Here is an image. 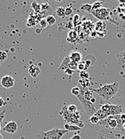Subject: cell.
<instances>
[{
	"label": "cell",
	"instance_id": "obj_1",
	"mask_svg": "<svg viewBox=\"0 0 125 139\" xmlns=\"http://www.w3.org/2000/svg\"><path fill=\"white\" fill-rule=\"evenodd\" d=\"M119 83L118 82H113L111 84H105L101 85L99 88H90L89 90L93 93H96L97 95H99L101 98L104 100L108 101L112 97H114L119 90Z\"/></svg>",
	"mask_w": 125,
	"mask_h": 139
},
{
	"label": "cell",
	"instance_id": "obj_2",
	"mask_svg": "<svg viewBox=\"0 0 125 139\" xmlns=\"http://www.w3.org/2000/svg\"><path fill=\"white\" fill-rule=\"evenodd\" d=\"M60 114L65 120L66 123L76 125L79 126L80 128H83L85 126L84 122H83V121L81 120L82 114L78 110L74 114H70L67 110V106L65 105L62 107V109L60 112Z\"/></svg>",
	"mask_w": 125,
	"mask_h": 139
},
{
	"label": "cell",
	"instance_id": "obj_3",
	"mask_svg": "<svg viewBox=\"0 0 125 139\" xmlns=\"http://www.w3.org/2000/svg\"><path fill=\"white\" fill-rule=\"evenodd\" d=\"M68 133L69 131L65 129L54 128L48 131H39L37 134L36 137L37 139H61Z\"/></svg>",
	"mask_w": 125,
	"mask_h": 139
},
{
	"label": "cell",
	"instance_id": "obj_4",
	"mask_svg": "<svg viewBox=\"0 0 125 139\" xmlns=\"http://www.w3.org/2000/svg\"><path fill=\"white\" fill-rule=\"evenodd\" d=\"M120 115H112L109 116L107 118L100 120L99 122V125H105L108 128H110L112 130L116 129V128H122L123 124L125 122L121 118Z\"/></svg>",
	"mask_w": 125,
	"mask_h": 139
},
{
	"label": "cell",
	"instance_id": "obj_5",
	"mask_svg": "<svg viewBox=\"0 0 125 139\" xmlns=\"http://www.w3.org/2000/svg\"><path fill=\"white\" fill-rule=\"evenodd\" d=\"M92 14V15L94 16L95 18H97V19H99L100 21H109V22L112 23H115L116 25H118L119 23H116L115 20L112 19L111 18V11L108 8H105V7H101L98 10H92L91 12Z\"/></svg>",
	"mask_w": 125,
	"mask_h": 139
},
{
	"label": "cell",
	"instance_id": "obj_6",
	"mask_svg": "<svg viewBox=\"0 0 125 139\" xmlns=\"http://www.w3.org/2000/svg\"><path fill=\"white\" fill-rule=\"evenodd\" d=\"M100 110H101L103 112H105L108 116H112V115H120L122 114L123 108L120 105H113L110 103L104 104L100 105Z\"/></svg>",
	"mask_w": 125,
	"mask_h": 139
},
{
	"label": "cell",
	"instance_id": "obj_7",
	"mask_svg": "<svg viewBox=\"0 0 125 139\" xmlns=\"http://www.w3.org/2000/svg\"><path fill=\"white\" fill-rule=\"evenodd\" d=\"M0 82H1V85L3 88L10 89V88H12L14 85L15 80L13 77H11L10 75H5L1 78Z\"/></svg>",
	"mask_w": 125,
	"mask_h": 139
},
{
	"label": "cell",
	"instance_id": "obj_8",
	"mask_svg": "<svg viewBox=\"0 0 125 139\" xmlns=\"http://www.w3.org/2000/svg\"><path fill=\"white\" fill-rule=\"evenodd\" d=\"M3 130L9 134H14L18 130V124L14 121H10L5 125Z\"/></svg>",
	"mask_w": 125,
	"mask_h": 139
},
{
	"label": "cell",
	"instance_id": "obj_9",
	"mask_svg": "<svg viewBox=\"0 0 125 139\" xmlns=\"http://www.w3.org/2000/svg\"><path fill=\"white\" fill-rule=\"evenodd\" d=\"M28 72L32 78H37L41 73V70L40 67L38 65H36V64H32V65L30 66L28 69Z\"/></svg>",
	"mask_w": 125,
	"mask_h": 139
},
{
	"label": "cell",
	"instance_id": "obj_10",
	"mask_svg": "<svg viewBox=\"0 0 125 139\" xmlns=\"http://www.w3.org/2000/svg\"><path fill=\"white\" fill-rule=\"evenodd\" d=\"M68 56L70 58V60L76 63H79L82 62V55L78 51H71Z\"/></svg>",
	"mask_w": 125,
	"mask_h": 139
},
{
	"label": "cell",
	"instance_id": "obj_11",
	"mask_svg": "<svg viewBox=\"0 0 125 139\" xmlns=\"http://www.w3.org/2000/svg\"><path fill=\"white\" fill-rule=\"evenodd\" d=\"M77 37H78V35L75 30H69L68 32V35H67V41L69 42H71V43H75L77 42Z\"/></svg>",
	"mask_w": 125,
	"mask_h": 139
},
{
	"label": "cell",
	"instance_id": "obj_12",
	"mask_svg": "<svg viewBox=\"0 0 125 139\" xmlns=\"http://www.w3.org/2000/svg\"><path fill=\"white\" fill-rule=\"evenodd\" d=\"M70 62H71L70 58H69V56H66L63 60H62L60 67H58V70H65L66 69H69Z\"/></svg>",
	"mask_w": 125,
	"mask_h": 139
},
{
	"label": "cell",
	"instance_id": "obj_13",
	"mask_svg": "<svg viewBox=\"0 0 125 139\" xmlns=\"http://www.w3.org/2000/svg\"><path fill=\"white\" fill-rule=\"evenodd\" d=\"M64 129L69 131H80L81 130V128H80L79 126L73 125V124H69V123H65Z\"/></svg>",
	"mask_w": 125,
	"mask_h": 139
},
{
	"label": "cell",
	"instance_id": "obj_14",
	"mask_svg": "<svg viewBox=\"0 0 125 139\" xmlns=\"http://www.w3.org/2000/svg\"><path fill=\"white\" fill-rule=\"evenodd\" d=\"M106 28V24L103 21H99L95 24V30H97L98 32H101L103 30H105Z\"/></svg>",
	"mask_w": 125,
	"mask_h": 139
},
{
	"label": "cell",
	"instance_id": "obj_15",
	"mask_svg": "<svg viewBox=\"0 0 125 139\" xmlns=\"http://www.w3.org/2000/svg\"><path fill=\"white\" fill-rule=\"evenodd\" d=\"M78 83L80 85V88H83V89L89 88V85H90L89 79H80Z\"/></svg>",
	"mask_w": 125,
	"mask_h": 139
},
{
	"label": "cell",
	"instance_id": "obj_16",
	"mask_svg": "<svg viewBox=\"0 0 125 139\" xmlns=\"http://www.w3.org/2000/svg\"><path fill=\"white\" fill-rule=\"evenodd\" d=\"M65 8H64L63 6H58L56 9V14L60 18H64L65 16Z\"/></svg>",
	"mask_w": 125,
	"mask_h": 139
},
{
	"label": "cell",
	"instance_id": "obj_17",
	"mask_svg": "<svg viewBox=\"0 0 125 139\" xmlns=\"http://www.w3.org/2000/svg\"><path fill=\"white\" fill-rule=\"evenodd\" d=\"M80 9L81 10H84V11L91 13L92 10V4H89V3H85V4L80 5Z\"/></svg>",
	"mask_w": 125,
	"mask_h": 139
},
{
	"label": "cell",
	"instance_id": "obj_18",
	"mask_svg": "<svg viewBox=\"0 0 125 139\" xmlns=\"http://www.w3.org/2000/svg\"><path fill=\"white\" fill-rule=\"evenodd\" d=\"M31 7L34 10V12L36 13H40L41 12V4H39L36 1H33L31 3Z\"/></svg>",
	"mask_w": 125,
	"mask_h": 139
},
{
	"label": "cell",
	"instance_id": "obj_19",
	"mask_svg": "<svg viewBox=\"0 0 125 139\" xmlns=\"http://www.w3.org/2000/svg\"><path fill=\"white\" fill-rule=\"evenodd\" d=\"M117 58H118V62L120 65L125 64V50L119 53V54L117 55Z\"/></svg>",
	"mask_w": 125,
	"mask_h": 139
},
{
	"label": "cell",
	"instance_id": "obj_20",
	"mask_svg": "<svg viewBox=\"0 0 125 139\" xmlns=\"http://www.w3.org/2000/svg\"><path fill=\"white\" fill-rule=\"evenodd\" d=\"M46 19V22H47V23H48L49 26H53V25H54V24L56 23V22H57L55 17H54V15H48Z\"/></svg>",
	"mask_w": 125,
	"mask_h": 139
},
{
	"label": "cell",
	"instance_id": "obj_21",
	"mask_svg": "<svg viewBox=\"0 0 125 139\" xmlns=\"http://www.w3.org/2000/svg\"><path fill=\"white\" fill-rule=\"evenodd\" d=\"M67 110L70 114H74L77 111V106L74 104H70L67 105Z\"/></svg>",
	"mask_w": 125,
	"mask_h": 139
},
{
	"label": "cell",
	"instance_id": "obj_22",
	"mask_svg": "<svg viewBox=\"0 0 125 139\" xmlns=\"http://www.w3.org/2000/svg\"><path fill=\"white\" fill-rule=\"evenodd\" d=\"M92 10H98L101 7H103V3L102 2H100V1H97V2H94L92 4Z\"/></svg>",
	"mask_w": 125,
	"mask_h": 139
},
{
	"label": "cell",
	"instance_id": "obj_23",
	"mask_svg": "<svg viewBox=\"0 0 125 139\" xmlns=\"http://www.w3.org/2000/svg\"><path fill=\"white\" fill-rule=\"evenodd\" d=\"M88 69V67L85 65V62H80L77 64V70L80 72V71H84Z\"/></svg>",
	"mask_w": 125,
	"mask_h": 139
},
{
	"label": "cell",
	"instance_id": "obj_24",
	"mask_svg": "<svg viewBox=\"0 0 125 139\" xmlns=\"http://www.w3.org/2000/svg\"><path fill=\"white\" fill-rule=\"evenodd\" d=\"M80 88L79 87H77V85H76V87H73L71 89V94L72 95L76 96V97L80 94Z\"/></svg>",
	"mask_w": 125,
	"mask_h": 139
},
{
	"label": "cell",
	"instance_id": "obj_25",
	"mask_svg": "<svg viewBox=\"0 0 125 139\" xmlns=\"http://www.w3.org/2000/svg\"><path fill=\"white\" fill-rule=\"evenodd\" d=\"M79 75H80V79H89V73H88L86 70L80 71Z\"/></svg>",
	"mask_w": 125,
	"mask_h": 139
},
{
	"label": "cell",
	"instance_id": "obj_26",
	"mask_svg": "<svg viewBox=\"0 0 125 139\" xmlns=\"http://www.w3.org/2000/svg\"><path fill=\"white\" fill-rule=\"evenodd\" d=\"M48 23L46 22V19L45 18H41L40 21H39V27H40V29H45L48 27Z\"/></svg>",
	"mask_w": 125,
	"mask_h": 139
},
{
	"label": "cell",
	"instance_id": "obj_27",
	"mask_svg": "<svg viewBox=\"0 0 125 139\" xmlns=\"http://www.w3.org/2000/svg\"><path fill=\"white\" fill-rule=\"evenodd\" d=\"M51 6L48 3H41V11H45L47 10H50Z\"/></svg>",
	"mask_w": 125,
	"mask_h": 139
},
{
	"label": "cell",
	"instance_id": "obj_28",
	"mask_svg": "<svg viewBox=\"0 0 125 139\" xmlns=\"http://www.w3.org/2000/svg\"><path fill=\"white\" fill-rule=\"evenodd\" d=\"M89 122L92 123V124H98L99 122H100V119L98 117L95 115H92L90 117H89Z\"/></svg>",
	"mask_w": 125,
	"mask_h": 139
},
{
	"label": "cell",
	"instance_id": "obj_29",
	"mask_svg": "<svg viewBox=\"0 0 125 139\" xmlns=\"http://www.w3.org/2000/svg\"><path fill=\"white\" fill-rule=\"evenodd\" d=\"M7 58V54L5 51L0 50V62H4Z\"/></svg>",
	"mask_w": 125,
	"mask_h": 139
},
{
	"label": "cell",
	"instance_id": "obj_30",
	"mask_svg": "<svg viewBox=\"0 0 125 139\" xmlns=\"http://www.w3.org/2000/svg\"><path fill=\"white\" fill-rule=\"evenodd\" d=\"M65 16H69L72 14V8L71 6H68L65 8Z\"/></svg>",
	"mask_w": 125,
	"mask_h": 139
},
{
	"label": "cell",
	"instance_id": "obj_31",
	"mask_svg": "<svg viewBox=\"0 0 125 139\" xmlns=\"http://www.w3.org/2000/svg\"><path fill=\"white\" fill-rule=\"evenodd\" d=\"M64 71H65V73L66 74H68V75L71 76V75H72V74H74V71H75V70H71V69H66V70H64Z\"/></svg>",
	"mask_w": 125,
	"mask_h": 139
},
{
	"label": "cell",
	"instance_id": "obj_32",
	"mask_svg": "<svg viewBox=\"0 0 125 139\" xmlns=\"http://www.w3.org/2000/svg\"><path fill=\"white\" fill-rule=\"evenodd\" d=\"M6 105V102L4 101V99L0 96V107H2V106H4Z\"/></svg>",
	"mask_w": 125,
	"mask_h": 139
},
{
	"label": "cell",
	"instance_id": "obj_33",
	"mask_svg": "<svg viewBox=\"0 0 125 139\" xmlns=\"http://www.w3.org/2000/svg\"><path fill=\"white\" fill-rule=\"evenodd\" d=\"M5 111L6 110H3V112H2V114H0V124L2 123V122L3 121V119H4V114H5Z\"/></svg>",
	"mask_w": 125,
	"mask_h": 139
},
{
	"label": "cell",
	"instance_id": "obj_34",
	"mask_svg": "<svg viewBox=\"0 0 125 139\" xmlns=\"http://www.w3.org/2000/svg\"><path fill=\"white\" fill-rule=\"evenodd\" d=\"M70 139H80V136L79 134H75L72 136Z\"/></svg>",
	"mask_w": 125,
	"mask_h": 139
},
{
	"label": "cell",
	"instance_id": "obj_35",
	"mask_svg": "<svg viewBox=\"0 0 125 139\" xmlns=\"http://www.w3.org/2000/svg\"><path fill=\"white\" fill-rule=\"evenodd\" d=\"M120 116V118H121L123 122H125V114H121Z\"/></svg>",
	"mask_w": 125,
	"mask_h": 139
},
{
	"label": "cell",
	"instance_id": "obj_36",
	"mask_svg": "<svg viewBox=\"0 0 125 139\" xmlns=\"http://www.w3.org/2000/svg\"><path fill=\"white\" fill-rule=\"evenodd\" d=\"M79 18H80L79 15H75V16H74V22H75V20H76V19H77V20H78V19H79Z\"/></svg>",
	"mask_w": 125,
	"mask_h": 139
},
{
	"label": "cell",
	"instance_id": "obj_37",
	"mask_svg": "<svg viewBox=\"0 0 125 139\" xmlns=\"http://www.w3.org/2000/svg\"><path fill=\"white\" fill-rule=\"evenodd\" d=\"M40 1H41L42 3H48L49 0H40Z\"/></svg>",
	"mask_w": 125,
	"mask_h": 139
},
{
	"label": "cell",
	"instance_id": "obj_38",
	"mask_svg": "<svg viewBox=\"0 0 125 139\" xmlns=\"http://www.w3.org/2000/svg\"><path fill=\"white\" fill-rule=\"evenodd\" d=\"M119 2L121 3H125V0H119Z\"/></svg>",
	"mask_w": 125,
	"mask_h": 139
},
{
	"label": "cell",
	"instance_id": "obj_39",
	"mask_svg": "<svg viewBox=\"0 0 125 139\" xmlns=\"http://www.w3.org/2000/svg\"><path fill=\"white\" fill-rule=\"evenodd\" d=\"M122 129H123L124 130H125V122L123 124V126H122Z\"/></svg>",
	"mask_w": 125,
	"mask_h": 139
},
{
	"label": "cell",
	"instance_id": "obj_40",
	"mask_svg": "<svg viewBox=\"0 0 125 139\" xmlns=\"http://www.w3.org/2000/svg\"><path fill=\"white\" fill-rule=\"evenodd\" d=\"M0 139H3V136L2 135V134H0Z\"/></svg>",
	"mask_w": 125,
	"mask_h": 139
},
{
	"label": "cell",
	"instance_id": "obj_41",
	"mask_svg": "<svg viewBox=\"0 0 125 139\" xmlns=\"http://www.w3.org/2000/svg\"><path fill=\"white\" fill-rule=\"evenodd\" d=\"M40 31H41V30H40V29H37V30H36V32H37V33H39Z\"/></svg>",
	"mask_w": 125,
	"mask_h": 139
},
{
	"label": "cell",
	"instance_id": "obj_42",
	"mask_svg": "<svg viewBox=\"0 0 125 139\" xmlns=\"http://www.w3.org/2000/svg\"><path fill=\"white\" fill-rule=\"evenodd\" d=\"M55 1H56V2H58V3H59V2H61V1H62V0H55Z\"/></svg>",
	"mask_w": 125,
	"mask_h": 139
},
{
	"label": "cell",
	"instance_id": "obj_43",
	"mask_svg": "<svg viewBox=\"0 0 125 139\" xmlns=\"http://www.w3.org/2000/svg\"><path fill=\"white\" fill-rule=\"evenodd\" d=\"M0 130H1V124H0Z\"/></svg>",
	"mask_w": 125,
	"mask_h": 139
}]
</instances>
